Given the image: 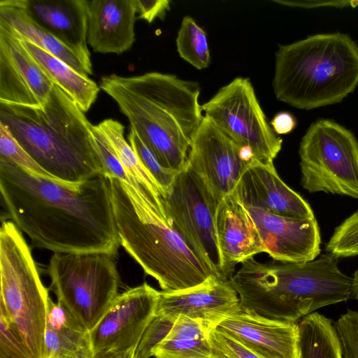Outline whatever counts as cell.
Here are the masks:
<instances>
[{
  "instance_id": "28",
  "label": "cell",
  "mask_w": 358,
  "mask_h": 358,
  "mask_svg": "<svg viewBox=\"0 0 358 358\" xmlns=\"http://www.w3.org/2000/svg\"><path fill=\"white\" fill-rule=\"evenodd\" d=\"M180 57L197 69L207 68L210 52L206 31L190 16H185L176 39Z\"/></svg>"
},
{
  "instance_id": "29",
  "label": "cell",
  "mask_w": 358,
  "mask_h": 358,
  "mask_svg": "<svg viewBox=\"0 0 358 358\" xmlns=\"http://www.w3.org/2000/svg\"><path fill=\"white\" fill-rule=\"evenodd\" d=\"M128 140L141 164L158 185L163 198L173 184L178 173L164 167L137 132L131 127Z\"/></svg>"
},
{
  "instance_id": "23",
  "label": "cell",
  "mask_w": 358,
  "mask_h": 358,
  "mask_svg": "<svg viewBox=\"0 0 358 358\" xmlns=\"http://www.w3.org/2000/svg\"><path fill=\"white\" fill-rule=\"evenodd\" d=\"M90 331L62 305L48 300L45 358H93Z\"/></svg>"
},
{
  "instance_id": "10",
  "label": "cell",
  "mask_w": 358,
  "mask_h": 358,
  "mask_svg": "<svg viewBox=\"0 0 358 358\" xmlns=\"http://www.w3.org/2000/svg\"><path fill=\"white\" fill-rule=\"evenodd\" d=\"M201 108L204 116L248 152L252 160L273 163L282 140L268 124L249 78H234Z\"/></svg>"
},
{
  "instance_id": "17",
  "label": "cell",
  "mask_w": 358,
  "mask_h": 358,
  "mask_svg": "<svg viewBox=\"0 0 358 358\" xmlns=\"http://www.w3.org/2000/svg\"><path fill=\"white\" fill-rule=\"evenodd\" d=\"M244 206L279 216L315 219L310 205L278 176L273 163L252 160L233 192Z\"/></svg>"
},
{
  "instance_id": "12",
  "label": "cell",
  "mask_w": 358,
  "mask_h": 358,
  "mask_svg": "<svg viewBox=\"0 0 358 358\" xmlns=\"http://www.w3.org/2000/svg\"><path fill=\"white\" fill-rule=\"evenodd\" d=\"M252 160L248 152L204 116L192 140L186 166L218 203L234 192Z\"/></svg>"
},
{
  "instance_id": "19",
  "label": "cell",
  "mask_w": 358,
  "mask_h": 358,
  "mask_svg": "<svg viewBox=\"0 0 358 358\" xmlns=\"http://www.w3.org/2000/svg\"><path fill=\"white\" fill-rule=\"evenodd\" d=\"M215 229L222 275L225 280L233 275L237 264L265 252L264 243L252 217L234 193L218 202Z\"/></svg>"
},
{
  "instance_id": "32",
  "label": "cell",
  "mask_w": 358,
  "mask_h": 358,
  "mask_svg": "<svg viewBox=\"0 0 358 358\" xmlns=\"http://www.w3.org/2000/svg\"><path fill=\"white\" fill-rule=\"evenodd\" d=\"M176 319L155 315L146 327L135 352L136 358H151L153 351L171 331Z\"/></svg>"
},
{
  "instance_id": "6",
  "label": "cell",
  "mask_w": 358,
  "mask_h": 358,
  "mask_svg": "<svg viewBox=\"0 0 358 358\" xmlns=\"http://www.w3.org/2000/svg\"><path fill=\"white\" fill-rule=\"evenodd\" d=\"M358 85V45L341 33L320 34L275 52L276 98L309 110L341 101Z\"/></svg>"
},
{
  "instance_id": "7",
  "label": "cell",
  "mask_w": 358,
  "mask_h": 358,
  "mask_svg": "<svg viewBox=\"0 0 358 358\" xmlns=\"http://www.w3.org/2000/svg\"><path fill=\"white\" fill-rule=\"evenodd\" d=\"M0 316L24 341L32 358H45L49 294L29 246L12 221L0 229Z\"/></svg>"
},
{
  "instance_id": "8",
  "label": "cell",
  "mask_w": 358,
  "mask_h": 358,
  "mask_svg": "<svg viewBox=\"0 0 358 358\" xmlns=\"http://www.w3.org/2000/svg\"><path fill=\"white\" fill-rule=\"evenodd\" d=\"M48 273L57 303L90 331L119 294L120 275L109 254L54 253Z\"/></svg>"
},
{
  "instance_id": "18",
  "label": "cell",
  "mask_w": 358,
  "mask_h": 358,
  "mask_svg": "<svg viewBox=\"0 0 358 358\" xmlns=\"http://www.w3.org/2000/svg\"><path fill=\"white\" fill-rule=\"evenodd\" d=\"M215 329L266 358H299L297 322L242 311L222 320Z\"/></svg>"
},
{
  "instance_id": "25",
  "label": "cell",
  "mask_w": 358,
  "mask_h": 358,
  "mask_svg": "<svg viewBox=\"0 0 358 358\" xmlns=\"http://www.w3.org/2000/svg\"><path fill=\"white\" fill-rule=\"evenodd\" d=\"M210 331L197 320L183 315L153 351L154 358H212Z\"/></svg>"
},
{
  "instance_id": "15",
  "label": "cell",
  "mask_w": 358,
  "mask_h": 358,
  "mask_svg": "<svg viewBox=\"0 0 358 358\" xmlns=\"http://www.w3.org/2000/svg\"><path fill=\"white\" fill-rule=\"evenodd\" d=\"M241 312L239 297L229 281L213 275L186 289L161 291L156 315L195 319L210 331L227 317Z\"/></svg>"
},
{
  "instance_id": "36",
  "label": "cell",
  "mask_w": 358,
  "mask_h": 358,
  "mask_svg": "<svg viewBox=\"0 0 358 358\" xmlns=\"http://www.w3.org/2000/svg\"><path fill=\"white\" fill-rule=\"evenodd\" d=\"M138 14L137 19L152 23L156 18L164 20L166 12L171 9L169 0H134Z\"/></svg>"
},
{
  "instance_id": "31",
  "label": "cell",
  "mask_w": 358,
  "mask_h": 358,
  "mask_svg": "<svg viewBox=\"0 0 358 358\" xmlns=\"http://www.w3.org/2000/svg\"><path fill=\"white\" fill-rule=\"evenodd\" d=\"M326 251L337 259L358 255V209L335 229Z\"/></svg>"
},
{
  "instance_id": "14",
  "label": "cell",
  "mask_w": 358,
  "mask_h": 358,
  "mask_svg": "<svg viewBox=\"0 0 358 358\" xmlns=\"http://www.w3.org/2000/svg\"><path fill=\"white\" fill-rule=\"evenodd\" d=\"M53 85L20 38L0 24V104L41 108Z\"/></svg>"
},
{
  "instance_id": "33",
  "label": "cell",
  "mask_w": 358,
  "mask_h": 358,
  "mask_svg": "<svg viewBox=\"0 0 358 358\" xmlns=\"http://www.w3.org/2000/svg\"><path fill=\"white\" fill-rule=\"evenodd\" d=\"M343 358H358V312L348 309L336 324Z\"/></svg>"
},
{
  "instance_id": "35",
  "label": "cell",
  "mask_w": 358,
  "mask_h": 358,
  "mask_svg": "<svg viewBox=\"0 0 358 358\" xmlns=\"http://www.w3.org/2000/svg\"><path fill=\"white\" fill-rule=\"evenodd\" d=\"M0 358H32L20 336L1 316Z\"/></svg>"
},
{
  "instance_id": "20",
  "label": "cell",
  "mask_w": 358,
  "mask_h": 358,
  "mask_svg": "<svg viewBox=\"0 0 358 358\" xmlns=\"http://www.w3.org/2000/svg\"><path fill=\"white\" fill-rule=\"evenodd\" d=\"M134 0L87 1V43L98 53L122 54L135 41Z\"/></svg>"
},
{
  "instance_id": "16",
  "label": "cell",
  "mask_w": 358,
  "mask_h": 358,
  "mask_svg": "<svg viewBox=\"0 0 358 358\" xmlns=\"http://www.w3.org/2000/svg\"><path fill=\"white\" fill-rule=\"evenodd\" d=\"M245 207L256 224L265 245V252L273 259L307 262L320 255L321 236L315 218H289L255 207Z\"/></svg>"
},
{
  "instance_id": "3",
  "label": "cell",
  "mask_w": 358,
  "mask_h": 358,
  "mask_svg": "<svg viewBox=\"0 0 358 358\" xmlns=\"http://www.w3.org/2000/svg\"><path fill=\"white\" fill-rule=\"evenodd\" d=\"M242 311L264 317L297 322L315 310L352 298V278L327 254L307 262L253 257L229 280Z\"/></svg>"
},
{
  "instance_id": "4",
  "label": "cell",
  "mask_w": 358,
  "mask_h": 358,
  "mask_svg": "<svg viewBox=\"0 0 358 358\" xmlns=\"http://www.w3.org/2000/svg\"><path fill=\"white\" fill-rule=\"evenodd\" d=\"M0 122L56 180L77 187L103 174L92 134L94 125L55 84L41 108L0 104Z\"/></svg>"
},
{
  "instance_id": "1",
  "label": "cell",
  "mask_w": 358,
  "mask_h": 358,
  "mask_svg": "<svg viewBox=\"0 0 358 358\" xmlns=\"http://www.w3.org/2000/svg\"><path fill=\"white\" fill-rule=\"evenodd\" d=\"M0 191L8 215L33 246L117 255L120 241L103 174L72 187L0 159Z\"/></svg>"
},
{
  "instance_id": "22",
  "label": "cell",
  "mask_w": 358,
  "mask_h": 358,
  "mask_svg": "<svg viewBox=\"0 0 358 358\" xmlns=\"http://www.w3.org/2000/svg\"><path fill=\"white\" fill-rule=\"evenodd\" d=\"M0 24L70 66L80 74L93 73L92 66L40 26L27 13L22 0L0 1Z\"/></svg>"
},
{
  "instance_id": "26",
  "label": "cell",
  "mask_w": 358,
  "mask_h": 358,
  "mask_svg": "<svg viewBox=\"0 0 358 358\" xmlns=\"http://www.w3.org/2000/svg\"><path fill=\"white\" fill-rule=\"evenodd\" d=\"M299 358H343L341 340L332 321L313 313L299 323Z\"/></svg>"
},
{
  "instance_id": "30",
  "label": "cell",
  "mask_w": 358,
  "mask_h": 358,
  "mask_svg": "<svg viewBox=\"0 0 358 358\" xmlns=\"http://www.w3.org/2000/svg\"><path fill=\"white\" fill-rule=\"evenodd\" d=\"M0 159L10 162L30 173L57 180L32 158L2 122H0Z\"/></svg>"
},
{
  "instance_id": "24",
  "label": "cell",
  "mask_w": 358,
  "mask_h": 358,
  "mask_svg": "<svg viewBox=\"0 0 358 358\" xmlns=\"http://www.w3.org/2000/svg\"><path fill=\"white\" fill-rule=\"evenodd\" d=\"M19 38L49 79L68 94L84 113L88 111L97 98L99 86L89 76L80 74L33 43Z\"/></svg>"
},
{
  "instance_id": "37",
  "label": "cell",
  "mask_w": 358,
  "mask_h": 358,
  "mask_svg": "<svg viewBox=\"0 0 358 358\" xmlns=\"http://www.w3.org/2000/svg\"><path fill=\"white\" fill-rule=\"evenodd\" d=\"M273 2L291 7H299L305 8L318 7H336L343 8L347 6L356 7L358 6V1H285L273 0Z\"/></svg>"
},
{
  "instance_id": "5",
  "label": "cell",
  "mask_w": 358,
  "mask_h": 358,
  "mask_svg": "<svg viewBox=\"0 0 358 358\" xmlns=\"http://www.w3.org/2000/svg\"><path fill=\"white\" fill-rule=\"evenodd\" d=\"M108 180L120 245L163 292L186 289L215 275L133 187Z\"/></svg>"
},
{
  "instance_id": "40",
  "label": "cell",
  "mask_w": 358,
  "mask_h": 358,
  "mask_svg": "<svg viewBox=\"0 0 358 358\" xmlns=\"http://www.w3.org/2000/svg\"><path fill=\"white\" fill-rule=\"evenodd\" d=\"M352 296L358 300V268L355 271L352 277Z\"/></svg>"
},
{
  "instance_id": "39",
  "label": "cell",
  "mask_w": 358,
  "mask_h": 358,
  "mask_svg": "<svg viewBox=\"0 0 358 358\" xmlns=\"http://www.w3.org/2000/svg\"><path fill=\"white\" fill-rule=\"evenodd\" d=\"M135 350L101 352L94 354L93 358H136Z\"/></svg>"
},
{
  "instance_id": "34",
  "label": "cell",
  "mask_w": 358,
  "mask_h": 358,
  "mask_svg": "<svg viewBox=\"0 0 358 358\" xmlns=\"http://www.w3.org/2000/svg\"><path fill=\"white\" fill-rule=\"evenodd\" d=\"M209 338L213 355L218 358H266L215 329L210 331Z\"/></svg>"
},
{
  "instance_id": "9",
  "label": "cell",
  "mask_w": 358,
  "mask_h": 358,
  "mask_svg": "<svg viewBox=\"0 0 358 358\" xmlns=\"http://www.w3.org/2000/svg\"><path fill=\"white\" fill-rule=\"evenodd\" d=\"M299 153L303 189L358 199V142L350 131L319 120L307 129Z\"/></svg>"
},
{
  "instance_id": "11",
  "label": "cell",
  "mask_w": 358,
  "mask_h": 358,
  "mask_svg": "<svg viewBox=\"0 0 358 358\" xmlns=\"http://www.w3.org/2000/svg\"><path fill=\"white\" fill-rule=\"evenodd\" d=\"M163 203L169 224L215 275L224 280L215 229L218 203L203 181L185 165L164 196Z\"/></svg>"
},
{
  "instance_id": "21",
  "label": "cell",
  "mask_w": 358,
  "mask_h": 358,
  "mask_svg": "<svg viewBox=\"0 0 358 358\" xmlns=\"http://www.w3.org/2000/svg\"><path fill=\"white\" fill-rule=\"evenodd\" d=\"M87 0H22L29 15L90 66Z\"/></svg>"
},
{
  "instance_id": "38",
  "label": "cell",
  "mask_w": 358,
  "mask_h": 358,
  "mask_svg": "<svg viewBox=\"0 0 358 358\" xmlns=\"http://www.w3.org/2000/svg\"><path fill=\"white\" fill-rule=\"evenodd\" d=\"M272 129L277 134H287L296 127L294 117L287 112L277 113L271 122Z\"/></svg>"
},
{
  "instance_id": "41",
  "label": "cell",
  "mask_w": 358,
  "mask_h": 358,
  "mask_svg": "<svg viewBox=\"0 0 358 358\" xmlns=\"http://www.w3.org/2000/svg\"><path fill=\"white\" fill-rule=\"evenodd\" d=\"M212 358H218V357L213 355Z\"/></svg>"
},
{
  "instance_id": "27",
  "label": "cell",
  "mask_w": 358,
  "mask_h": 358,
  "mask_svg": "<svg viewBox=\"0 0 358 358\" xmlns=\"http://www.w3.org/2000/svg\"><path fill=\"white\" fill-rule=\"evenodd\" d=\"M98 126L112 144L127 171L154 196L163 201L158 185L124 138V127L110 118L101 121Z\"/></svg>"
},
{
  "instance_id": "2",
  "label": "cell",
  "mask_w": 358,
  "mask_h": 358,
  "mask_svg": "<svg viewBox=\"0 0 358 358\" xmlns=\"http://www.w3.org/2000/svg\"><path fill=\"white\" fill-rule=\"evenodd\" d=\"M99 86L164 167L176 173L184 169L204 117L198 82L152 71L134 76L112 73L101 77Z\"/></svg>"
},
{
  "instance_id": "13",
  "label": "cell",
  "mask_w": 358,
  "mask_h": 358,
  "mask_svg": "<svg viewBox=\"0 0 358 358\" xmlns=\"http://www.w3.org/2000/svg\"><path fill=\"white\" fill-rule=\"evenodd\" d=\"M159 295L146 282L119 294L90 331L94 354L136 350L156 315Z\"/></svg>"
}]
</instances>
